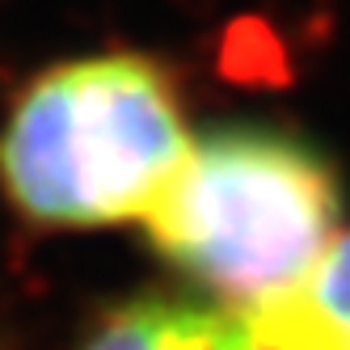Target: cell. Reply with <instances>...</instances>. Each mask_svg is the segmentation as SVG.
Listing matches in <instances>:
<instances>
[{
	"instance_id": "cell-4",
	"label": "cell",
	"mask_w": 350,
	"mask_h": 350,
	"mask_svg": "<svg viewBox=\"0 0 350 350\" xmlns=\"http://www.w3.org/2000/svg\"><path fill=\"white\" fill-rule=\"evenodd\" d=\"M266 350H350V232L279 304L249 317Z\"/></svg>"
},
{
	"instance_id": "cell-2",
	"label": "cell",
	"mask_w": 350,
	"mask_h": 350,
	"mask_svg": "<svg viewBox=\"0 0 350 350\" xmlns=\"http://www.w3.org/2000/svg\"><path fill=\"white\" fill-rule=\"evenodd\" d=\"M338 219L342 190L312 144L266 127H219L194 139L144 224L178 270L254 317L321 266L342 237Z\"/></svg>"
},
{
	"instance_id": "cell-1",
	"label": "cell",
	"mask_w": 350,
	"mask_h": 350,
	"mask_svg": "<svg viewBox=\"0 0 350 350\" xmlns=\"http://www.w3.org/2000/svg\"><path fill=\"white\" fill-rule=\"evenodd\" d=\"M190 148L178 93L157 64L89 55L21 93L0 135V182L46 228L148 219Z\"/></svg>"
},
{
	"instance_id": "cell-3",
	"label": "cell",
	"mask_w": 350,
	"mask_h": 350,
	"mask_svg": "<svg viewBox=\"0 0 350 350\" xmlns=\"http://www.w3.org/2000/svg\"><path fill=\"white\" fill-rule=\"evenodd\" d=\"M85 350H266V342L219 299H135L97 325Z\"/></svg>"
}]
</instances>
